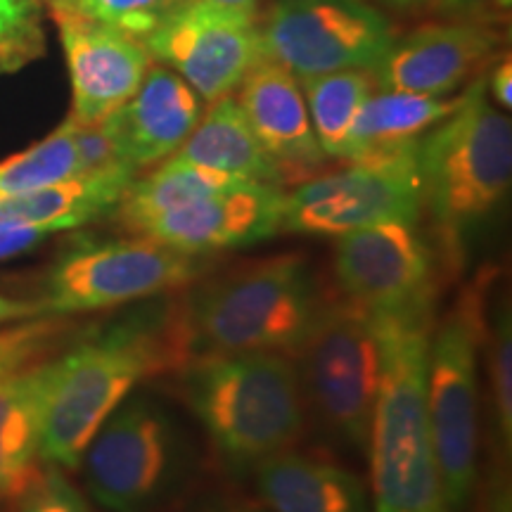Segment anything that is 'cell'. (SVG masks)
<instances>
[{
    "instance_id": "15",
    "label": "cell",
    "mask_w": 512,
    "mask_h": 512,
    "mask_svg": "<svg viewBox=\"0 0 512 512\" xmlns=\"http://www.w3.org/2000/svg\"><path fill=\"white\" fill-rule=\"evenodd\" d=\"M503 43V31L494 24H427L394 38L370 74L380 91L444 98L482 72L501 53Z\"/></svg>"
},
{
    "instance_id": "8",
    "label": "cell",
    "mask_w": 512,
    "mask_h": 512,
    "mask_svg": "<svg viewBox=\"0 0 512 512\" xmlns=\"http://www.w3.org/2000/svg\"><path fill=\"white\" fill-rule=\"evenodd\" d=\"M304 403L354 448H366L380 387V342L368 311L354 302H323L297 351Z\"/></svg>"
},
{
    "instance_id": "11",
    "label": "cell",
    "mask_w": 512,
    "mask_h": 512,
    "mask_svg": "<svg viewBox=\"0 0 512 512\" xmlns=\"http://www.w3.org/2000/svg\"><path fill=\"white\" fill-rule=\"evenodd\" d=\"M261 55L294 79L366 69L373 72L394 27L366 0H280L259 24Z\"/></svg>"
},
{
    "instance_id": "26",
    "label": "cell",
    "mask_w": 512,
    "mask_h": 512,
    "mask_svg": "<svg viewBox=\"0 0 512 512\" xmlns=\"http://www.w3.org/2000/svg\"><path fill=\"white\" fill-rule=\"evenodd\" d=\"M79 176L74 121L67 119L48 138L0 162V200L27 195Z\"/></svg>"
},
{
    "instance_id": "16",
    "label": "cell",
    "mask_w": 512,
    "mask_h": 512,
    "mask_svg": "<svg viewBox=\"0 0 512 512\" xmlns=\"http://www.w3.org/2000/svg\"><path fill=\"white\" fill-rule=\"evenodd\" d=\"M283 207L280 185L235 181L188 207L147 221L136 235L188 254L249 247L280 233Z\"/></svg>"
},
{
    "instance_id": "35",
    "label": "cell",
    "mask_w": 512,
    "mask_h": 512,
    "mask_svg": "<svg viewBox=\"0 0 512 512\" xmlns=\"http://www.w3.org/2000/svg\"><path fill=\"white\" fill-rule=\"evenodd\" d=\"M41 316L38 302H27V299H15L0 294V325H12L19 320H29Z\"/></svg>"
},
{
    "instance_id": "40",
    "label": "cell",
    "mask_w": 512,
    "mask_h": 512,
    "mask_svg": "<svg viewBox=\"0 0 512 512\" xmlns=\"http://www.w3.org/2000/svg\"><path fill=\"white\" fill-rule=\"evenodd\" d=\"M387 5H392V8H399V10H411V8H418L422 5V0H384Z\"/></svg>"
},
{
    "instance_id": "2",
    "label": "cell",
    "mask_w": 512,
    "mask_h": 512,
    "mask_svg": "<svg viewBox=\"0 0 512 512\" xmlns=\"http://www.w3.org/2000/svg\"><path fill=\"white\" fill-rule=\"evenodd\" d=\"M183 318L174 328L159 309L133 311L60 356L41 437V460L79 467L88 441L145 377L183 363ZM190 349V347H188Z\"/></svg>"
},
{
    "instance_id": "3",
    "label": "cell",
    "mask_w": 512,
    "mask_h": 512,
    "mask_svg": "<svg viewBox=\"0 0 512 512\" xmlns=\"http://www.w3.org/2000/svg\"><path fill=\"white\" fill-rule=\"evenodd\" d=\"M181 366L185 403L235 470H252L302 434V382L287 354L202 351Z\"/></svg>"
},
{
    "instance_id": "38",
    "label": "cell",
    "mask_w": 512,
    "mask_h": 512,
    "mask_svg": "<svg viewBox=\"0 0 512 512\" xmlns=\"http://www.w3.org/2000/svg\"><path fill=\"white\" fill-rule=\"evenodd\" d=\"M88 3H91V0H55V3H50V8H67V10H76L86 15Z\"/></svg>"
},
{
    "instance_id": "39",
    "label": "cell",
    "mask_w": 512,
    "mask_h": 512,
    "mask_svg": "<svg viewBox=\"0 0 512 512\" xmlns=\"http://www.w3.org/2000/svg\"><path fill=\"white\" fill-rule=\"evenodd\" d=\"M207 512H273V510H261V508H245V505H221V508H211Z\"/></svg>"
},
{
    "instance_id": "37",
    "label": "cell",
    "mask_w": 512,
    "mask_h": 512,
    "mask_svg": "<svg viewBox=\"0 0 512 512\" xmlns=\"http://www.w3.org/2000/svg\"><path fill=\"white\" fill-rule=\"evenodd\" d=\"M200 3L216 5V8L240 12V15L259 17V0H200Z\"/></svg>"
},
{
    "instance_id": "27",
    "label": "cell",
    "mask_w": 512,
    "mask_h": 512,
    "mask_svg": "<svg viewBox=\"0 0 512 512\" xmlns=\"http://www.w3.org/2000/svg\"><path fill=\"white\" fill-rule=\"evenodd\" d=\"M43 50L38 0H0V72L27 64Z\"/></svg>"
},
{
    "instance_id": "29",
    "label": "cell",
    "mask_w": 512,
    "mask_h": 512,
    "mask_svg": "<svg viewBox=\"0 0 512 512\" xmlns=\"http://www.w3.org/2000/svg\"><path fill=\"white\" fill-rule=\"evenodd\" d=\"M62 328L57 316H38L0 330V380L36 363L53 347Z\"/></svg>"
},
{
    "instance_id": "17",
    "label": "cell",
    "mask_w": 512,
    "mask_h": 512,
    "mask_svg": "<svg viewBox=\"0 0 512 512\" xmlns=\"http://www.w3.org/2000/svg\"><path fill=\"white\" fill-rule=\"evenodd\" d=\"M204 100L166 67L147 69L133 98L107 117L114 143L133 171L171 157L200 124Z\"/></svg>"
},
{
    "instance_id": "25",
    "label": "cell",
    "mask_w": 512,
    "mask_h": 512,
    "mask_svg": "<svg viewBox=\"0 0 512 512\" xmlns=\"http://www.w3.org/2000/svg\"><path fill=\"white\" fill-rule=\"evenodd\" d=\"M299 86L323 155L328 159H347L351 126L375 88L373 74L366 69H344L302 79Z\"/></svg>"
},
{
    "instance_id": "5",
    "label": "cell",
    "mask_w": 512,
    "mask_h": 512,
    "mask_svg": "<svg viewBox=\"0 0 512 512\" xmlns=\"http://www.w3.org/2000/svg\"><path fill=\"white\" fill-rule=\"evenodd\" d=\"M323 294L304 256L283 254L223 273L190 294L188 347L202 351H299Z\"/></svg>"
},
{
    "instance_id": "13",
    "label": "cell",
    "mask_w": 512,
    "mask_h": 512,
    "mask_svg": "<svg viewBox=\"0 0 512 512\" xmlns=\"http://www.w3.org/2000/svg\"><path fill=\"white\" fill-rule=\"evenodd\" d=\"M145 48L204 102L228 98L261 60L259 17L185 0L145 38Z\"/></svg>"
},
{
    "instance_id": "12",
    "label": "cell",
    "mask_w": 512,
    "mask_h": 512,
    "mask_svg": "<svg viewBox=\"0 0 512 512\" xmlns=\"http://www.w3.org/2000/svg\"><path fill=\"white\" fill-rule=\"evenodd\" d=\"M420 221H387L339 235L335 275L349 302L370 316H432L437 252Z\"/></svg>"
},
{
    "instance_id": "6",
    "label": "cell",
    "mask_w": 512,
    "mask_h": 512,
    "mask_svg": "<svg viewBox=\"0 0 512 512\" xmlns=\"http://www.w3.org/2000/svg\"><path fill=\"white\" fill-rule=\"evenodd\" d=\"M79 465L105 510L155 512L188 482L192 446L169 408L131 392L88 441Z\"/></svg>"
},
{
    "instance_id": "7",
    "label": "cell",
    "mask_w": 512,
    "mask_h": 512,
    "mask_svg": "<svg viewBox=\"0 0 512 512\" xmlns=\"http://www.w3.org/2000/svg\"><path fill=\"white\" fill-rule=\"evenodd\" d=\"M484 318L467 292L430 335L427 403L441 491L448 512H463L479 463V344Z\"/></svg>"
},
{
    "instance_id": "14",
    "label": "cell",
    "mask_w": 512,
    "mask_h": 512,
    "mask_svg": "<svg viewBox=\"0 0 512 512\" xmlns=\"http://www.w3.org/2000/svg\"><path fill=\"white\" fill-rule=\"evenodd\" d=\"M72 76V114L79 126L98 124L126 105L143 83L152 57L145 43L83 12L50 8Z\"/></svg>"
},
{
    "instance_id": "21",
    "label": "cell",
    "mask_w": 512,
    "mask_h": 512,
    "mask_svg": "<svg viewBox=\"0 0 512 512\" xmlns=\"http://www.w3.org/2000/svg\"><path fill=\"white\" fill-rule=\"evenodd\" d=\"M171 157L245 181L273 185L285 181L280 166L254 136L238 100L230 95L209 102V110L202 114L200 124L192 128L185 143Z\"/></svg>"
},
{
    "instance_id": "32",
    "label": "cell",
    "mask_w": 512,
    "mask_h": 512,
    "mask_svg": "<svg viewBox=\"0 0 512 512\" xmlns=\"http://www.w3.org/2000/svg\"><path fill=\"white\" fill-rule=\"evenodd\" d=\"M22 496V512H91L57 472L38 475Z\"/></svg>"
},
{
    "instance_id": "33",
    "label": "cell",
    "mask_w": 512,
    "mask_h": 512,
    "mask_svg": "<svg viewBox=\"0 0 512 512\" xmlns=\"http://www.w3.org/2000/svg\"><path fill=\"white\" fill-rule=\"evenodd\" d=\"M434 15L451 22L501 24L508 22L510 0H422Z\"/></svg>"
},
{
    "instance_id": "31",
    "label": "cell",
    "mask_w": 512,
    "mask_h": 512,
    "mask_svg": "<svg viewBox=\"0 0 512 512\" xmlns=\"http://www.w3.org/2000/svg\"><path fill=\"white\" fill-rule=\"evenodd\" d=\"M74 145L76 157H79V176L107 174V171L121 169L133 171L131 166L121 159L117 143H114V136L105 119L88 126L74 124Z\"/></svg>"
},
{
    "instance_id": "10",
    "label": "cell",
    "mask_w": 512,
    "mask_h": 512,
    "mask_svg": "<svg viewBox=\"0 0 512 512\" xmlns=\"http://www.w3.org/2000/svg\"><path fill=\"white\" fill-rule=\"evenodd\" d=\"M418 143L373 152L349 169L311 178L285 192L280 233L339 238L387 221H420Z\"/></svg>"
},
{
    "instance_id": "20",
    "label": "cell",
    "mask_w": 512,
    "mask_h": 512,
    "mask_svg": "<svg viewBox=\"0 0 512 512\" xmlns=\"http://www.w3.org/2000/svg\"><path fill=\"white\" fill-rule=\"evenodd\" d=\"M252 470L256 489L273 512H370L361 479L325 460L287 448Z\"/></svg>"
},
{
    "instance_id": "34",
    "label": "cell",
    "mask_w": 512,
    "mask_h": 512,
    "mask_svg": "<svg viewBox=\"0 0 512 512\" xmlns=\"http://www.w3.org/2000/svg\"><path fill=\"white\" fill-rule=\"evenodd\" d=\"M53 230L38 226H19V223H0V261L15 259L46 242Z\"/></svg>"
},
{
    "instance_id": "30",
    "label": "cell",
    "mask_w": 512,
    "mask_h": 512,
    "mask_svg": "<svg viewBox=\"0 0 512 512\" xmlns=\"http://www.w3.org/2000/svg\"><path fill=\"white\" fill-rule=\"evenodd\" d=\"M183 3L185 0H91L86 15L145 41Z\"/></svg>"
},
{
    "instance_id": "41",
    "label": "cell",
    "mask_w": 512,
    "mask_h": 512,
    "mask_svg": "<svg viewBox=\"0 0 512 512\" xmlns=\"http://www.w3.org/2000/svg\"><path fill=\"white\" fill-rule=\"evenodd\" d=\"M50 3H55V0H48V5H50Z\"/></svg>"
},
{
    "instance_id": "28",
    "label": "cell",
    "mask_w": 512,
    "mask_h": 512,
    "mask_svg": "<svg viewBox=\"0 0 512 512\" xmlns=\"http://www.w3.org/2000/svg\"><path fill=\"white\" fill-rule=\"evenodd\" d=\"M489 366L491 394H494V413L498 437L505 451L512 444V320L510 306L501 304L491 320L489 337Z\"/></svg>"
},
{
    "instance_id": "19",
    "label": "cell",
    "mask_w": 512,
    "mask_h": 512,
    "mask_svg": "<svg viewBox=\"0 0 512 512\" xmlns=\"http://www.w3.org/2000/svg\"><path fill=\"white\" fill-rule=\"evenodd\" d=\"M57 370L60 358H53L0 380V496H22L41 475V437Z\"/></svg>"
},
{
    "instance_id": "9",
    "label": "cell",
    "mask_w": 512,
    "mask_h": 512,
    "mask_svg": "<svg viewBox=\"0 0 512 512\" xmlns=\"http://www.w3.org/2000/svg\"><path fill=\"white\" fill-rule=\"evenodd\" d=\"M204 271L207 261L202 254L181 252L143 235L83 242L50 266L43 297L36 302L41 316L112 309L181 290Z\"/></svg>"
},
{
    "instance_id": "18",
    "label": "cell",
    "mask_w": 512,
    "mask_h": 512,
    "mask_svg": "<svg viewBox=\"0 0 512 512\" xmlns=\"http://www.w3.org/2000/svg\"><path fill=\"white\" fill-rule=\"evenodd\" d=\"M238 88L240 110L285 181L309 174L328 159L313 133L302 86L285 67L261 57Z\"/></svg>"
},
{
    "instance_id": "23",
    "label": "cell",
    "mask_w": 512,
    "mask_h": 512,
    "mask_svg": "<svg viewBox=\"0 0 512 512\" xmlns=\"http://www.w3.org/2000/svg\"><path fill=\"white\" fill-rule=\"evenodd\" d=\"M460 98H434V95L380 91L370 93L358 110L349 133L347 162L389 150V147L420 140L444 121L460 105Z\"/></svg>"
},
{
    "instance_id": "4",
    "label": "cell",
    "mask_w": 512,
    "mask_h": 512,
    "mask_svg": "<svg viewBox=\"0 0 512 512\" xmlns=\"http://www.w3.org/2000/svg\"><path fill=\"white\" fill-rule=\"evenodd\" d=\"M418 174L444 261L460 268L467 235L501 207L512 181L510 117L491 105L482 79L420 140Z\"/></svg>"
},
{
    "instance_id": "36",
    "label": "cell",
    "mask_w": 512,
    "mask_h": 512,
    "mask_svg": "<svg viewBox=\"0 0 512 512\" xmlns=\"http://www.w3.org/2000/svg\"><path fill=\"white\" fill-rule=\"evenodd\" d=\"M489 86H491V93H494L498 105L508 112L512 105V62H510V57H505V60L494 69Z\"/></svg>"
},
{
    "instance_id": "1",
    "label": "cell",
    "mask_w": 512,
    "mask_h": 512,
    "mask_svg": "<svg viewBox=\"0 0 512 512\" xmlns=\"http://www.w3.org/2000/svg\"><path fill=\"white\" fill-rule=\"evenodd\" d=\"M380 387L370 422L375 512H448L434 453L427 368L432 316H370Z\"/></svg>"
},
{
    "instance_id": "24",
    "label": "cell",
    "mask_w": 512,
    "mask_h": 512,
    "mask_svg": "<svg viewBox=\"0 0 512 512\" xmlns=\"http://www.w3.org/2000/svg\"><path fill=\"white\" fill-rule=\"evenodd\" d=\"M235 181H245V178H235L171 157L150 176L128 185L124 197L117 204L119 221L126 230L138 233L147 221L188 207V204L202 200V197L228 188Z\"/></svg>"
},
{
    "instance_id": "22",
    "label": "cell",
    "mask_w": 512,
    "mask_h": 512,
    "mask_svg": "<svg viewBox=\"0 0 512 512\" xmlns=\"http://www.w3.org/2000/svg\"><path fill=\"white\" fill-rule=\"evenodd\" d=\"M136 181V171H107V174L74 176L69 181L27 192V195L0 200V223L48 228L53 233L86 226L117 204L128 185Z\"/></svg>"
}]
</instances>
